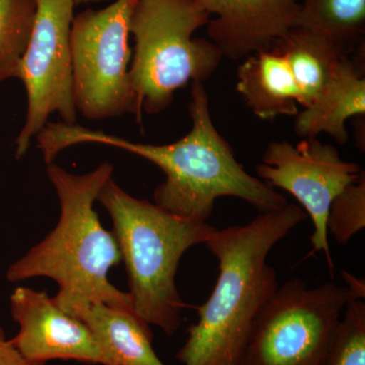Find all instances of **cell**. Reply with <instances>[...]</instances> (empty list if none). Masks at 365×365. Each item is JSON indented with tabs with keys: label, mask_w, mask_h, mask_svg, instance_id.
<instances>
[{
	"label": "cell",
	"mask_w": 365,
	"mask_h": 365,
	"mask_svg": "<svg viewBox=\"0 0 365 365\" xmlns=\"http://www.w3.org/2000/svg\"><path fill=\"white\" fill-rule=\"evenodd\" d=\"M364 114V63L352 53L340 60L314 102L295 116L294 131L302 138L328 134L342 145L349 138L348 120Z\"/></svg>",
	"instance_id": "cell-13"
},
{
	"label": "cell",
	"mask_w": 365,
	"mask_h": 365,
	"mask_svg": "<svg viewBox=\"0 0 365 365\" xmlns=\"http://www.w3.org/2000/svg\"><path fill=\"white\" fill-rule=\"evenodd\" d=\"M324 34L294 28L267 49L244 58L237 91L261 120L295 117L309 107L341 59L352 54Z\"/></svg>",
	"instance_id": "cell-7"
},
{
	"label": "cell",
	"mask_w": 365,
	"mask_h": 365,
	"mask_svg": "<svg viewBox=\"0 0 365 365\" xmlns=\"http://www.w3.org/2000/svg\"><path fill=\"white\" fill-rule=\"evenodd\" d=\"M71 316L90 328L104 354V365H165L153 350L150 326L133 309L93 304Z\"/></svg>",
	"instance_id": "cell-14"
},
{
	"label": "cell",
	"mask_w": 365,
	"mask_h": 365,
	"mask_svg": "<svg viewBox=\"0 0 365 365\" xmlns=\"http://www.w3.org/2000/svg\"><path fill=\"white\" fill-rule=\"evenodd\" d=\"M190 96L191 130L176 143H133L76 124L48 122L36 136L38 148L47 165L62 150L81 143L103 144L138 155L165 175V182L153 193L155 204L192 222H207L220 197L242 199L261 212L284 207L287 199L260 178L249 174L216 129L203 83H192Z\"/></svg>",
	"instance_id": "cell-1"
},
{
	"label": "cell",
	"mask_w": 365,
	"mask_h": 365,
	"mask_svg": "<svg viewBox=\"0 0 365 365\" xmlns=\"http://www.w3.org/2000/svg\"><path fill=\"white\" fill-rule=\"evenodd\" d=\"M74 6L73 0H37L32 35L16 78L23 81L28 98L25 125L16 139V158L26 155L53 114L63 123L76 124L71 46Z\"/></svg>",
	"instance_id": "cell-9"
},
{
	"label": "cell",
	"mask_w": 365,
	"mask_h": 365,
	"mask_svg": "<svg viewBox=\"0 0 365 365\" xmlns=\"http://www.w3.org/2000/svg\"><path fill=\"white\" fill-rule=\"evenodd\" d=\"M113 170L108 162L83 175L71 174L54 163L48 165V178L59 199L58 223L9 266V282L51 278L58 285L53 299L71 314L93 304L133 309L128 292L110 282V270L122 261L121 252L114 234L103 227L93 209Z\"/></svg>",
	"instance_id": "cell-3"
},
{
	"label": "cell",
	"mask_w": 365,
	"mask_h": 365,
	"mask_svg": "<svg viewBox=\"0 0 365 365\" xmlns=\"http://www.w3.org/2000/svg\"><path fill=\"white\" fill-rule=\"evenodd\" d=\"M36 14L37 0H0V83L16 78Z\"/></svg>",
	"instance_id": "cell-16"
},
{
	"label": "cell",
	"mask_w": 365,
	"mask_h": 365,
	"mask_svg": "<svg viewBox=\"0 0 365 365\" xmlns=\"http://www.w3.org/2000/svg\"><path fill=\"white\" fill-rule=\"evenodd\" d=\"M307 216L300 206L287 203L248 225L216 228L210 235L204 245L217 259L220 273L177 353L181 364L242 365L255 321L279 287L268 255Z\"/></svg>",
	"instance_id": "cell-2"
},
{
	"label": "cell",
	"mask_w": 365,
	"mask_h": 365,
	"mask_svg": "<svg viewBox=\"0 0 365 365\" xmlns=\"http://www.w3.org/2000/svg\"><path fill=\"white\" fill-rule=\"evenodd\" d=\"M0 365H31L7 339L4 329L0 327Z\"/></svg>",
	"instance_id": "cell-19"
},
{
	"label": "cell",
	"mask_w": 365,
	"mask_h": 365,
	"mask_svg": "<svg viewBox=\"0 0 365 365\" xmlns=\"http://www.w3.org/2000/svg\"><path fill=\"white\" fill-rule=\"evenodd\" d=\"M342 275L346 287L300 279L278 287L255 321L242 365H321L346 304L365 297L364 279Z\"/></svg>",
	"instance_id": "cell-6"
},
{
	"label": "cell",
	"mask_w": 365,
	"mask_h": 365,
	"mask_svg": "<svg viewBox=\"0 0 365 365\" xmlns=\"http://www.w3.org/2000/svg\"><path fill=\"white\" fill-rule=\"evenodd\" d=\"M105 1V0H73L74 4H86V2Z\"/></svg>",
	"instance_id": "cell-20"
},
{
	"label": "cell",
	"mask_w": 365,
	"mask_h": 365,
	"mask_svg": "<svg viewBox=\"0 0 365 365\" xmlns=\"http://www.w3.org/2000/svg\"><path fill=\"white\" fill-rule=\"evenodd\" d=\"M211 16L195 0H136L130 79L136 121L167 109L189 83L207 81L223 58L210 40L194 37Z\"/></svg>",
	"instance_id": "cell-5"
},
{
	"label": "cell",
	"mask_w": 365,
	"mask_h": 365,
	"mask_svg": "<svg viewBox=\"0 0 365 365\" xmlns=\"http://www.w3.org/2000/svg\"><path fill=\"white\" fill-rule=\"evenodd\" d=\"M211 16V42L223 57L246 58L294 29L299 0H195Z\"/></svg>",
	"instance_id": "cell-12"
},
{
	"label": "cell",
	"mask_w": 365,
	"mask_h": 365,
	"mask_svg": "<svg viewBox=\"0 0 365 365\" xmlns=\"http://www.w3.org/2000/svg\"><path fill=\"white\" fill-rule=\"evenodd\" d=\"M321 365H365V302L351 299Z\"/></svg>",
	"instance_id": "cell-17"
},
{
	"label": "cell",
	"mask_w": 365,
	"mask_h": 365,
	"mask_svg": "<svg viewBox=\"0 0 365 365\" xmlns=\"http://www.w3.org/2000/svg\"><path fill=\"white\" fill-rule=\"evenodd\" d=\"M136 0H116L74 16L71 46L76 111L90 120L135 114L130 79V21Z\"/></svg>",
	"instance_id": "cell-8"
},
{
	"label": "cell",
	"mask_w": 365,
	"mask_h": 365,
	"mask_svg": "<svg viewBox=\"0 0 365 365\" xmlns=\"http://www.w3.org/2000/svg\"><path fill=\"white\" fill-rule=\"evenodd\" d=\"M9 306L19 325L11 343L31 365H45L52 360L105 364L90 328L61 309L45 290L16 287Z\"/></svg>",
	"instance_id": "cell-11"
},
{
	"label": "cell",
	"mask_w": 365,
	"mask_h": 365,
	"mask_svg": "<svg viewBox=\"0 0 365 365\" xmlns=\"http://www.w3.org/2000/svg\"><path fill=\"white\" fill-rule=\"evenodd\" d=\"M365 227L364 170L357 181L345 187L329 209L327 230L340 245H346Z\"/></svg>",
	"instance_id": "cell-18"
},
{
	"label": "cell",
	"mask_w": 365,
	"mask_h": 365,
	"mask_svg": "<svg viewBox=\"0 0 365 365\" xmlns=\"http://www.w3.org/2000/svg\"><path fill=\"white\" fill-rule=\"evenodd\" d=\"M97 201L111 216L134 313L148 325L174 335L185 307L176 287L180 261L190 248L207 241L216 227L137 199L113 178L103 186Z\"/></svg>",
	"instance_id": "cell-4"
},
{
	"label": "cell",
	"mask_w": 365,
	"mask_h": 365,
	"mask_svg": "<svg viewBox=\"0 0 365 365\" xmlns=\"http://www.w3.org/2000/svg\"><path fill=\"white\" fill-rule=\"evenodd\" d=\"M362 172L357 163L343 160L337 148L318 138H302L297 144L272 141L257 165L262 181L292 194L309 215L314 225L311 255L324 252L331 272L334 265L327 230L329 209L335 197L357 181Z\"/></svg>",
	"instance_id": "cell-10"
},
{
	"label": "cell",
	"mask_w": 365,
	"mask_h": 365,
	"mask_svg": "<svg viewBox=\"0 0 365 365\" xmlns=\"http://www.w3.org/2000/svg\"><path fill=\"white\" fill-rule=\"evenodd\" d=\"M294 28L324 34L354 51L364 42L365 0H299Z\"/></svg>",
	"instance_id": "cell-15"
}]
</instances>
